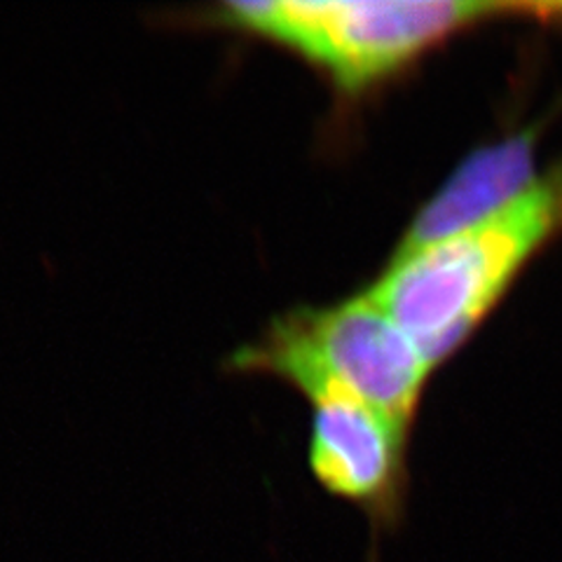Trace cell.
<instances>
[{"label": "cell", "instance_id": "cell-1", "mask_svg": "<svg viewBox=\"0 0 562 562\" xmlns=\"http://www.w3.org/2000/svg\"><path fill=\"white\" fill-rule=\"evenodd\" d=\"M562 22V3L479 0H274L218 3L165 22L221 26L284 47L357 97L406 70L450 35L487 22Z\"/></svg>", "mask_w": 562, "mask_h": 562}, {"label": "cell", "instance_id": "cell-2", "mask_svg": "<svg viewBox=\"0 0 562 562\" xmlns=\"http://www.w3.org/2000/svg\"><path fill=\"white\" fill-rule=\"evenodd\" d=\"M562 233V162L467 231L392 258L366 295L431 366L450 357L543 246Z\"/></svg>", "mask_w": 562, "mask_h": 562}, {"label": "cell", "instance_id": "cell-3", "mask_svg": "<svg viewBox=\"0 0 562 562\" xmlns=\"http://www.w3.org/2000/svg\"><path fill=\"white\" fill-rule=\"evenodd\" d=\"M227 368L286 380L307 398L345 392L408 436L434 371L408 333L366 293L279 316L258 340L239 347Z\"/></svg>", "mask_w": 562, "mask_h": 562}, {"label": "cell", "instance_id": "cell-4", "mask_svg": "<svg viewBox=\"0 0 562 562\" xmlns=\"http://www.w3.org/2000/svg\"><path fill=\"white\" fill-rule=\"evenodd\" d=\"M310 401L312 476L328 495L359 508L371 525L375 547L406 514L411 436L345 392H319Z\"/></svg>", "mask_w": 562, "mask_h": 562}, {"label": "cell", "instance_id": "cell-5", "mask_svg": "<svg viewBox=\"0 0 562 562\" xmlns=\"http://www.w3.org/2000/svg\"><path fill=\"white\" fill-rule=\"evenodd\" d=\"M535 144L537 132L527 130L467 157L436 190V195L417 211L394 258L462 233L518 200L537 183Z\"/></svg>", "mask_w": 562, "mask_h": 562}]
</instances>
